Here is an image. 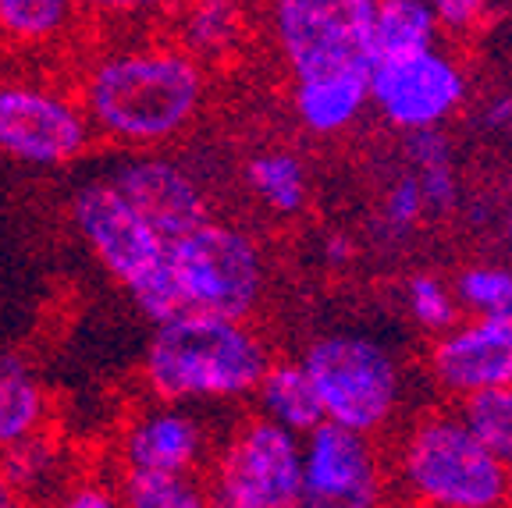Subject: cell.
<instances>
[{"mask_svg": "<svg viewBox=\"0 0 512 508\" xmlns=\"http://www.w3.org/2000/svg\"><path fill=\"white\" fill-rule=\"evenodd\" d=\"M203 427L196 416L178 409L175 402H164V409L136 416L121 437V459L125 466L139 469H178L196 473L203 459Z\"/></svg>", "mask_w": 512, "mask_h": 508, "instance_id": "cell-14", "label": "cell"}, {"mask_svg": "<svg viewBox=\"0 0 512 508\" xmlns=\"http://www.w3.org/2000/svg\"><path fill=\"white\" fill-rule=\"evenodd\" d=\"M427 4L448 36H470L491 15V0H427Z\"/></svg>", "mask_w": 512, "mask_h": 508, "instance_id": "cell-29", "label": "cell"}, {"mask_svg": "<svg viewBox=\"0 0 512 508\" xmlns=\"http://www.w3.org/2000/svg\"><path fill=\"white\" fill-rule=\"evenodd\" d=\"M79 22L75 0H0V43L18 50H47Z\"/></svg>", "mask_w": 512, "mask_h": 508, "instance_id": "cell-17", "label": "cell"}, {"mask_svg": "<svg viewBox=\"0 0 512 508\" xmlns=\"http://www.w3.org/2000/svg\"><path fill=\"white\" fill-rule=\"evenodd\" d=\"M18 494H15V487H11V480L4 477V469H0V508H11V505H18Z\"/></svg>", "mask_w": 512, "mask_h": 508, "instance_id": "cell-34", "label": "cell"}, {"mask_svg": "<svg viewBox=\"0 0 512 508\" xmlns=\"http://www.w3.org/2000/svg\"><path fill=\"white\" fill-rule=\"evenodd\" d=\"M303 366L317 388L324 420L377 434L402 405V366L374 334L335 331L306 345Z\"/></svg>", "mask_w": 512, "mask_h": 508, "instance_id": "cell-6", "label": "cell"}, {"mask_svg": "<svg viewBox=\"0 0 512 508\" xmlns=\"http://www.w3.org/2000/svg\"><path fill=\"white\" fill-rule=\"evenodd\" d=\"M484 128L488 132H512V96H495L484 107Z\"/></svg>", "mask_w": 512, "mask_h": 508, "instance_id": "cell-32", "label": "cell"}, {"mask_svg": "<svg viewBox=\"0 0 512 508\" xmlns=\"http://www.w3.org/2000/svg\"><path fill=\"white\" fill-rule=\"evenodd\" d=\"M384 501V459L374 434L320 420L303 434V505L374 508Z\"/></svg>", "mask_w": 512, "mask_h": 508, "instance_id": "cell-11", "label": "cell"}, {"mask_svg": "<svg viewBox=\"0 0 512 508\" xmlns=\"http://www.w3.org/2000/svg\"><path fill=\"white\" fill-rule=\"evenodd\" d=\"M431 377L448 398L512 384V317H473L438 334Z\"/></svg>", "mask_w": 512, "mask_h": 508, "instance_id": "cell-13", "label": "cell"}, {"mask_svg": "<svg viewBox=\"0 0 512 508\" xmlns=\"http://www.w3.org/2000/svg\"><path fill=\"white\" fill-rule=\"evenodd\" d=\"M352 256H356V246H352V239H345V235H331V239L324 242V260H328L331 267H342Z\"/></svg>", "mask_w": 512, "mask_h": 508, "instance_id": "cell-33", "label": "cell"}, {"mask_svg": "<svg viewBox=\"0 0 512 508\" xmlns=\"http://www.w3.org/2000/svg\"><path fill=\"white\" fill-rule=\"evenodd\" d=\"M452 295L473 317H512V270L498 263H473L452 281Z\"/></svg>", "mask_w": 512, "mask_h": 508, "instance_id": "cell-24", "label": "cell"}, {"mask_svg": "<svg viewBox=\"0 0 512 508\" xmlns=\"http://www.w3.org/2000/svg\"><path fill=\"white\" fill-rule=\"evenodd\" d=\"M72 224L82 246L125 292H132L164 260L168 239L157 235L153 224L107 178H93L75 189Z\"/></svg>", "mask_w": 512, "mask_h": 508, "instance_id": "cell-10", "label": "cell"}, {"mask_svg": "<svg viewBox=\"0 0 512 508\" xmlns=\"http://www.w3.org/2000/svg\"><path fill=\"white\" fill-rule=\"evenodd\" d=\"M424 217H427V207H424V192H420V178H416V171L399 175L388 189H384V199H381L384 228L395 231V235H402V231H413Z\"/></svg>", "mask_w": 512, "mask_h": 508, "instance_id": "cell-26", "label": "cell"}, {"mask_svg": "<svg viewBox=\"0 0 512 508\" xmlns=\"http://www.w3.org/2000/svg\"><path fill=\"white\" fill-rule=\"evenodd\" d=\"M502 235H505V246H509V253H512V210H509V214H505Z\"/></svg>", "mask_w": 512, "mask_h": 508, "instance_id": "cell-35", "label": "cell"}, {"mask_svg": "<svg viewBox=\"0 0 512 508\" xmlns=\"http://www.w3.org/2000/svg\"><path fill=\"white\" fill-rule=\"evenodd\" d=\"M118 501L132 508H203L207 487L196 480V473H178V469H139L125 466L121 473Z\"/></svg>", "mask_w": 512, "mask_h": 508, "instance_id": "cell-21", "label": "cell"}, {"mask_svg": "<svg viewBox=\"0 0 512 508\" xmlns=\"http://www.w3.org/2000/svg\"><path fill=\"white\" fill-rule=\"evenodd\" d=\"M242 178H246L249 196L278 217L299 214L306 207V196H310V175H306L303 160L288 150L256 153L242 171Z\"/></svg>", "mask_w": 512, "mask_h": 508, "instance_id": "cell-19", "label": "cell"}, {"mask_svg": "<svg viewBox=\"0 0 512 508\" xmlns=\"http://www.w3.org/2000/svg\"><path fill=\"white\" fill-rule=\"evenodd\" d=\"M402 146H406V160L413 164V171L431 167V164H448V160H452V139L441 132V125L402 132Z\"/></svg>", "mask_w": 512, "mask_h": 508, "instance_id": "cell-30", "label": "cell"}, {"mask_svg": "<svg viewBox=\"0 0 512 508\" xmlns=\"http://www.w3.org/2000/svg\"><path fill=\"white\" fill-rule=\"evenodd\" d=\"M64 505L72 508H111L118 505V494H114V487L100 484V480H82V484L75 487H64Z\"/></svg>", "mask_w": 512, "mask_h": 508, "instance_id": "cell-31", "label": "cell"}, {"mask_svg": "<svg viewBox=\"0 0 512 508\" xmlns=\"http://www.w3.org/2000/svg\"><path fill=\"white\" fill-rule=\"evenodd\" d=\"M253 398L256 413L288 430H296V434H306V430L324 420L317 388H313L310 374H306L303 359H271L264 377L256 381Z\"/></svg>", "mask_w": 512, "mask_h": 508, "instance_id": "cell-15", "label": "cell"}, {"mask_svg": "<svg viewBox=\"0 0 512 508\" xmlns=\"http://www.w3.org/2000/svg\"><path fill=\"white\" fill-rule=\"evenodd\" d=\"M459 420L473 430L480 445L488 448L505 469H512V384L473 391L459 398Z\"/></svg>", "mask_w": 512, "mask_h": 508, "instance_id": "cell-22", "label": "cell"}, {"mask_svg": "<svg viewBox=\"0 0 512 508\" xmlns=\"http://www.w3.org/2000/svg\"><path fill=\"white\" fill-rule=\"evenodd\" d=\"M207 100L203 64L178 43H125L100 54L82 75L79 104L107 143L146 150L171 143Z\"/></svg>", "mask_w": 512, "mask_h": 508, "instance_id": "cell-1", "label": "cell"}, {"mask_svg": "<svg viewBox=\"0 0 512 508\" xmlns=\"http://www.w3.org/2000/svg\"><path fill=\"white\" fill-rule=\"evenodd\" d=\"M420 192H424V207L431 217H448L459 210V178L452 160L448 164H431L416 171Z\"/></svg>", "mask_w": 512, "mask_h": 508, "instance_id": "cell-27", "label": "cell"}, {"mask_svg": "<svg viewBox=\"0 0 512 508\" xmlns=\"http://www.w3.org/2000/svg\"><path fill=\"white\" fill-rule=\"evenodd\" d=\"M242 40L239 0H214V4H182L175 43L196 61H221Z\"/></svg>", "mask_w": 512, "mask_h": 508, "instance_id": "cell-20", "label": "cell"}, {"mask_svg": "<svg viewBox=\"0 0 512 508\" xmlns=\"http://www.w3.org/2000/svg\"><path fill=\"white\" fill-rule=\"evenodd\" d=\"M50 398L40 374L15 352H0V448L43 430Z\"/></svg>", "mask_w": 512, "mask_h": 508, "instance_id": "cell-16", "label": "cell"}, {"mask_svg": "<svg viewBox=\"0 0 512 508\" xmlns=\"http://www.w3.org/2000/svg\"><path fill=\"white\" fill-rule=\"evenodd\" d=\"M395 473L416 505L498 508L512 501V469L480 445L459 413L420 416L399 445Z\"/></svg>", "mask_w": 512, "mask_h": 508, "instance_id": "cell-4", "label": "cell"}, {"mask_svg": "<svg viewBox=\"0 0 512 508\" xmlns=\"http://www.w3.org/2000/svg\"><path fill=\"white\" fill-rule=\"evenodd\" d=\"M171 313L249 320L264 299V253L249 231L228 221H200L164 246ZM171 317V320H175Z\"/></svg>", "mask_w": 512, "mask_h": 508, "instance_id": "cell-3", "label": "cell"}, {"mask_svg": "<svg viewBox=\"0 0 512 508\" xmlns=\"http://www.w3.org/2000/svg\"><path fill=\"white\" fill-rule=\"evenodd\" d=\"M93 128L75 96L32 79L0 82V153L29 167H64L89 150Z\"/></svg>", "mask_w": 512, "mask_h": 508, "instance_id": "cell-8", "label": "cell"}, {"mask_svg": "<svg viewBox=\"0 0 512 508\" xmlns=\"http://www.w3.org/2000/svg\"><path fill=\"white\" fill-rule=\"evenodd\" d=\"M271 349L246 320L182 313L153 324L143 374L160 402H228L253 395Z\"/></svg>", "mask_w": 512, "mask_h": 508, "instance_id": "cell-2", "label": "cell"}, {"mask_svg": "<svg viewBox=\"0 0 512 508\" xmlns=\"http://www.w3.org/2000/svg\"><path fill=\"white\" fill-rule=\"evenodd\" d=\"M107 182L153 224L157 235L175 239L210 217L207 192L189 167L157 153H132L111 167Z\"/></svg>", "mask_w": 512, "mask_h": 508, "instance_id": "cell-12", "label": "cell"}, {"mask_svg": "<svg viewBox=\"0 0 512 508\" xmlns=\"http://www.w3.org/2000/svg\"><path fill=\"white\" fill-rule=\"evenodd\" d=\"M374 57H402L438 47L441 25L427 0H377L374 8Z\"/></svg>", "mask_w": 512, "mask_h": 508, "instance_id": "cell-18", "label": "cell"}, {"mask_svg": "<svg viewBox=\"0 0 512 508\" xmlns=\"http://www.w3.org/2000/svg\"><path fill=\"white\" fill-rule=\"evenodd\" d=\"M207 501L224 508L303 505V434L260 413L249 416L210 466Z\"/></svg>", "mask_w": 512, "mask_h": 508, "instance_id": "cell-7", "label": "cell"}, {"mask_svg": "<svg viewBox=\"0 0 512 508\" xmlns=\"http://www.w3.org/2000/svg\"><path fill=\"white\" fill-rule=\"evenodd\" d=\"M377 0H271V36L292 86L367 75L374 68Z\"/></svg>", "mask_w": 512, "mask_h": 508, "instance_id": "cell-5", "label": "cell"}, {"mask_svg": "<svg viewBox=\"0 0 512 508\" xmlns=\"http://www.w3.org/2000/svg\"><path fill=\"white\" fill-rule=\"evenodd\" d=\"M466 93L463 64L441 47L381 57L370 68V107L395 132L445 125L466 104Z\"/></svg>", "mask_w": 512, "mask_h": 508, "instance_id": "cell-9", "label": "cell"}, {"mask_svg": "<svg viewBox=\"0 0 512 508\" xmlns=\"http://www.w3.org/2000/svg\"><path fill=\"white\" fill-rule=\"evenodd\" d=\"M182 4H214V0H182Z\"/></svg>", "mask_w": 512, "mask_h": 508, "instance_id": "cell-36", "label": "cell"}, {"mask_svg": "<svg viewBox=\"0 0 512 508\" xmlns=\"http://www.w3.org/2000/svg\"><path fill=\"white\" fill-rule=\"evenodd\" d=\"M406 306L416 327L427 334H441L459 320V302L452 295V285L438 278V274H416L406 285Z\"/></svg>", "mask_w": 512, "mask_h": 508, "instance_id": "cell-25", "label": "cell"}, {"mask_svg": "<svg viewBox=\"0 0 512 508\" xmlns=\"http://www.w3.org/2000/svg\"><path fill=\"white\" fill-rule=\"evenodd\" d=\"M0 469H4V477L11 480V487H15V494L22 501L40 498L54 484L57 469H61V452L43 430H36V434L22 437L15 445L0 448Z\"/></svg>", "mask_w": 512, "mask_h": 508, "instance_id": "cell-23", "label": "cell"}, {"mask_svg": "<svg viewBox=\"0 0 512 508\" xmlns=\"http://www.w3.org/2000/svg\"><path fill=\"white\" fill-rule=\"evenodd\" d=\"M75 4H79V15L93 18V22L128 25V22H143L150 15H160L171 0H75Z\"/></svg>", "mask_w": 512, "mask_h": 508, "instance_id": "cell-28", "label": "cell"}]
</instances>
